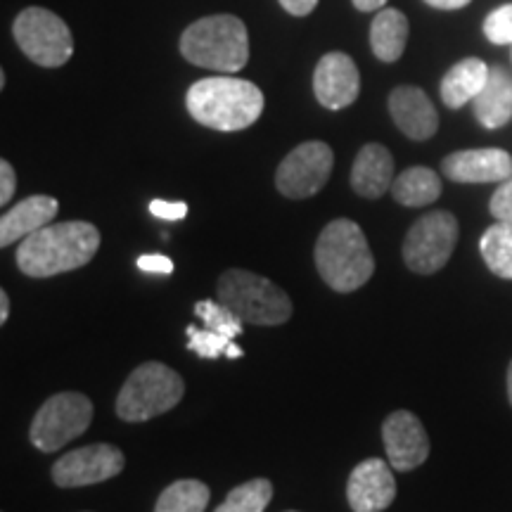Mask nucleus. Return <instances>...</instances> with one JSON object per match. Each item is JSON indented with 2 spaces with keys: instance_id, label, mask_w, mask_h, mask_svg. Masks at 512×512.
<instances>
[{
  "instance_id": "obj_5",
  "label": "nucleus",
  "mask_w": 512,
  "mask_h": 512,
  "mask_svg": "<svg viewBox=\"0 0 512 512\" xmlns=\"http://www.w3.org/2000/svg\"><path fill=\"white\" fill-rule=\"evenodd\" d=\"M216 294L242 323L271 328L292 318V299L283 287L245 268H230L223 273L216 283Z\"/></svg>"
},
{
  "instance_id": "obj_2",
  "label": "nucleus",
  "mask_w": 512,
  "mask_h": 512,
  "mask_svg": "<svg viewBox=\"0 0 512 512\" xmlns=\"http://www.w3.org/2000/svg\"><path fill=\"white\" fill-rule=\"evenodd\" d=\"M185 107L197 124L233 133L249 128L264 112V93L252 81L235 76H209L192 83Z\"/></svg>"
},
{
  "instance_id": "obj_30",
  "label": "nucleus",
  "mask_w": 512,
  "mask_h": 512,
  "mask_svg": "<svg viewBox=\"0 0 512 512\" xmlns=\"http://www.w3.org/2000/svg\"><path fill=\"white\" fill-rule=\"evenodd\" d=\"M150 214L164 221H183L188 216V204L185 202H166V200H152Z\"/></svg>"
},
{
  "instance_id": "obj_3",
  "label": "nucleus",
  "mask_w": 512,
  "mask_h": 512,
  "mask_svg": "<svg viewBox=\"0 0 512 512\" xmlns=\"http://www.w3.org/2000/svg\"><path fill=\"white\" fill-rule=\"evenodd\" d=\"M316 268L325 285L342 294L361 290L373 278V252L356 221L337 219L323 228L316 242Z\"/></svg>"
},
{
  "instance_id": "obj_31",
  "label": "nucleus",
  "mask_w": 512,
  "mask_h": 512,
  "mask_svg": "<svg viewBox=\"0 0 512 512\" xmlns=\"http://www.w3.org/2000/svg\"><path fill=\"white\" fill-rule=\"evenodd\" d=\"M138 268L145 273H174V261L164 254H145L138 259Z\"/></svg>"
},
{
  "instance_id": "obj_16",
  "label": "nucleus",
  "mask_w": 512,
  "mask_h": 512,
  "mask_svg": "<svg viewBox=\"0 0 512 512\" xmlns=\"http://www.w3.org/2000/svg\"><path fill=\"white\" fill-rule=\"evenodd\" d=\"M389 114L403 136L411 140H430L439 128V114L418 86L394 88L389 95Z\"/></svg>"
},
{
  "instance_id": "obj_19",
  "label": "nucleus",
  "mask_w": 512,
  "mask_h": 512,
  "mask_svg": "<svg viewBox=\"0 0 512 512\" xmlns=\"http://www.w3.org/2000/svg\"><path fill=\"white\" fill-rule=\"evenodd\" d=\"M489 74L491 67H486V62L479 60V57H465V60L453 64L441 79V100H444V105L451 107V110L465 107L467 102H472L484 91Z\"/></svg>"
},
{
  "instance_id": "obj_25",
  "label": "nucleus",
  "mask_w": 512,
  "mask_h": 512,
  "mask_svg": "<svg viewBox=\"0 0 512 512\" xmlns=\"http://www.w3.org/2000/svg\"><path fill=\"white\" fill-rule=\"evenodd\" d=\"M273 498V484L264 477L235 486L216 512H264Z\"/></svg>"
},
{
  "instance_id": "obj_15",
  "label": "nucleus",
  "mask_w": 512,
  "mask_h": 512,
  "mask_svg": "<svg viewBox=\"0 0 512 512\" xmlns=\"http://www.w3.org/2000/svg\"><path fill=\"white\" fill-rule=\"evenodd\" d=\"M441 171L453 183H503L512 176V157L498 147L458 150L441 162Z\"/></svg>"
},
{
  "instance_id": "obj_12",
  "label": "nucleus",
  "mask_w": 512,
  "mask_h": 512,
  "mask_svg": "<svg viewBox=\"0 0 512 512\" xmlns=\"http://www.w3.org/2000/svg\"><path fill=\"white\" fill-rule=\"evenodd\" d=\"M382 441L389 465L396 472H411L430 456V437L411 411H396L384 420Z\"/></svg>"
},
{
  "instance_id": "obj_10",
  "label": "nucleus",
  "mask_w": 512,
  "mask_h": 512,
  "mask_svg": "<svg viewBox=\"0 0 512 512\" xmlns=\"http://www.w3.org/2000/svg\"><path fill=\"white\" fill-rule=\"evenodd\" d=\"M335 155L323 140H309L287 155L275 171V188L290 200H306L325 188Z\"/></svg>"
},
{
  "instance_id": "obj_18",
  "label": "nucleus",
  "mask_w": 512,
  "mask_h": 512,
  "mask_svg": "<svg viewBox=\"0 0 512 512\" xmlns=\"http://www.w3.org/2000/svg\"><path fill=\"white\" fill-rule=\"evenodd\" d=\"M60 211V202L50 195H34L15 204L0 216V247L15 245L17 240L29 238L36 230L50 226Z\"/></svg>"
},
{
  "instance_id": "obj_33",
  "label": "nucleus",
  "mask_w": 512,
  "mask_h": 512,
  "mask_svg": "<svg viewBox=\"0 0 512 512\" xmlns=\"http://www.w3.org/2000/svg\"><path fill=\"white\" fill-rule=\"evenodd\" d=\"M280 5L294 17H306L316 10L318 0H280Z\"/></svg>"
},
{
  "instance_id": "obj_23",
  "label": "nucleus",
  "mask_w": 512,
  "mask_h": 512,
  "mask_svg": "<svg viewBox=\"0 0 512 512\" xmlns=\"http://www.w3.org/2000/svg\"><path fill=\"white\" fill-rule=\"evenodd\" d=\"M211 491L200 479H178L169 484L157 498L155 512H204L209 505Z\"/></svg>"
},
{
  "instance_id": "obj_24",
  "label": "nucleus",
  "mask_w": 512,
  "mask_h": 512,
  "mask_svg": "<svg viewBox=\"0 0 512 512\" xmlns=\"http://www.w3.org/2000/svg\"><path fill=\"white\" fill-rule=\"evenodd\" d=\"M484 264L498 278L512 280V221H498L479 242Z\"/></svg>"
},
{
  "instance_id": "obj_26",
  "label": "nucleus",
  "mask_w": 512,
  "mask_h": 512,
  "mask_svg": "<svg viewBox=\"0 0 512 512\" xmlns=\"http://www.w3.org/2000/svg\"><path fill=\"white\" fill-rule=\"evenodd\" d=\"M195 313L200 316V320L204 323V328L221 332L228 339H235L242 335V320L235 316L233 311L228 309L226 304L221 302H211V299H204V302L195 304Z\"/></svg>"
},
{
  "instance_id": "obj_36",
  "label": "nucleus",
  "mask_w": 512,
  "mask_h": 512,
  "mask_svg": "<svg viewBox=\"0 0 512 512\" xmlns=\"http://www.w3.org/2000/svg\"><path fill=\"white\" fill-rule=\"evenodd\" d=\"M8 318H10V297H8V292H0V323H8Z\"/></svg>"
},
{
  "instance_id": "obj_17",
  "label": "nucleus",
  "mask_w": 512,
  "mask_h": 512,
  "mask_svg": "<svg viewBox=\"0 0 512 512\" xmlns=\"http://www.w3.org/2000/svg\"><path fill=\"white\" fill-rule=\"evenodd\" d=\"M394 185V157L380 143H368L361 147L356 162L351 166V188L366 200L380 197Z\"/></svg>"
},
{
  "instance_id": "obj_34",
  "label": "nucleus",
  "mask_w": 512,
  "mask_h": 512,
  "mask_svg": "<svg viewBox=\"0 0 512 512\" xmlns=\"http://www.w3.org/2000/svg\"><path fill=\"white\" fill-rule=\"evenodd\" d=\"M425 3L437 10H460L465 8V5H470L472 0H425Z\"/></svg>"
},
{
  "instance_id": "obj_1",
  "label": "nucleus",
  "mask_w": 512,
  "mask_h": 512,
  "mask_svg": "<svg viewBox=\"0 0 512 512\" xmlns=\"http://www.w3.org/2000/svg\"><path fill=\"white\" fill-rule=\"evenodd\" d=\"M98 249L100 230L93 223H50L22 240L17 249V266L29 278H53L86 266Z\"/></svg>"
},
{
  "instance_id": "obj_28",
  "label": "nucleus",
  "mask_w": 512,
  "mask_h": 512,
  "mask_svg": "<svg viewBox=\"0 0 512 512\" xmlns=\"http://www.w3.org/2000/svg\"><path fill=\"white\" fill-rule=\"evenodd\" d=\"M484 34L496 46L512 43V3L494 10L484 19Z\"/></svg>"
},
{
  "instance_id": "obj_13",
  "label": "nucleus",
  "mask_w": 512,
  "mask_h": 512,
  "mask_svg": "<svg viewBox=\"0 0 512 512\" xmlns=\"http://www.w3.org/2000/svg\"><path fill=\"white\" fill-rule=\"evenodd\" d=\"M313 93L325 110H344L354 105L361 93V74L347 53H328L320 57L313 72Z\"/></svg>"
},
{
  "instance_id": "obj_21",
  "label": "nucleus",
  "mask_w": 512,
  "mask_h": 512,
  "mask_svg": "<svg viewBox=\"0 0 512 512\" xmlns=\"http://www.w3.org/2000/svg\"><path fill=\"white\" fill-rule=\"evenodd\" d=\"M408 43V19L401 10L382 8L370 27V48L377 60L396 62Z\"/></svg>"
},
{
  "instance_id": "obj_29",
  "label": "nucleus",
  "mask_w": 512,
  "mask_h": 512,
  "mask_svg": "<svg viewBox=\"0 0 512 512\" xmlns=\"http://www.w3.org/2000/svg\"><path fill=\"white\" fill-rule=\"evenodd\" d=\"M489 211L496 221H512V176L498 185L489 202Z\"/></svg>"
},
{
  "instance_id": "obj_4",
  "label": "nucleus",
  "mask_w": 512,
  "mask_h": 512,
  "mask_svg": "<svg viewBox=\"0 0 512 512\" xmlns=\"http://www.w3.org/2000/svg\"><path fill=\"white\" fill-rule=\"evenodd\" d=\"M181 53L195 67L238 74L249 60V34L235 15H211L192 22L181 36Z\"/></svg>"
},
{
  "instance_id": "obj_35",
  "label": "nucleus",
  "mask_w": 512,
  "mask_h": 512,
  "mask_svg": "<svg viewBox=\"0 0 512 512\" xmlns=\"http://www.w3.org/2000/svg\"><path fill=\"white\" fill-rule=\"evenodd\" d=\"M356 5V10L361 12H373V10H382L387 5V0H351Z\"/></svg>"
},
{
  "instance_id": "obj_11",
  "label": "nucleus",
  "mask_w": 512,
  "mask_h": 512,
  "mask_svg": "<svg viewBox=\"0 0 512 512\" xmlns=\"http://www.w3.org/2000/svg\"><path fill=\"white\" fill-rule=\"evenodd\" d=\"M126 458L117 446L112 444H93L74 448L53 465V482L60 489H79V486H91L107 482L124 470Z\"/></svg>"
},
{
  "instance_id": "obj_9",
  "label": "nucleus",
  "mask_w": 512,
  "mask_h": 512,
  "mask_svg": "<svg viewBox=\"0 0 512 512\" xmlns=\"http://www.w3.org/2000/svg\"><path fill=\"white\" fill-rule=\"evenodd\" d=\"M458 219L451 211H432L418 219L403 240V261L413 273L434 275L451 259L458 242Z\"/></svg>"
},
{
  "instance_id": "obj_32",
  "label": "nucleus",
  "mask_w": 512,
  "mask_h": 512,
  "mask_svg": "<svg viewBox=\"0 0 512 512\" xmlns=\"http://www.w3.org/2000/svg\"><path fill=\"white\" fill-rule=\"evenodd\" d=\"M15 188H17L15 169H12L8 159H3V162H0V204H3V207L12 200Z\"/></svg>"
},
{
  "instance_id": "obj_7",
  "label": "nucleus",
  "mask_w": 512,
  "mask_h": 512,
  "mask_svg": "<svg viewBox=\"0 0 512 512\" xmlns=\"http://www.w3.org/2000/svg\"><path fill=\"white\" fill-rule=\"evenodd\" d=\"M93 422V403L79 392H62L38 408L31 422L29 439L38 451L53 453L81 437Z\"/></svg>"
},
{
  "instance_id": "obj_8",
  "label": "nucleus",
  "mask_w": 512,
  "mask_h": 512,
  "mask_svg": "<svg viewBox=\"0 0 512 512\" xmlns=\"http://www.w3.org/2000/svg\"><path fill=\"white\" fill-rule=\"evenodd\" d=\"M12 31L19 50L41 67H62L74 55V38L67 22L46 8L19 12Z\"/></svg>"
},
{
  "instance_id": "obj_22",
  "label": "nucleus",
  "mask_w": 512,
  "mask_h": 512,
  "mask_svg": "<svg viewBox=\"0 0 512 512\" xmlns=\"http://www.w3.org/2000/svg\"><path fill=\"white\" fill-rule=\"evenodd\" d=\"M394 200L403 207H427L441 195V178L427 166H411L394 178Z\"/></svg>"
},
{
  "instance_id": "obj_6",
  "label": "nucleus",
  "mask_w": 512,
  "mask_h": 512,
  "mask_svg": "<svg viewBox=\"0 0 512 512\" xmlns=\"http://www.w3.org/2000/svg\"><path fill=\"white\" fill-rule=\"evenodd\" d=\"M185 394L183 377L159 361H147L128 375L117 396V415L124 422H145L169 413Z\"/></svg>"
},
{
  "instance_id": "obj_38",
  "label": "nucleus",
  "mask_w": 512,
  "mask_h": 512,
  "mask_svg": "<svg viewBox=\"0 0 512 512\" xmlns=\"http://www.w3.org/2000/svg\"><path fill=\"white\" fill-rule=\"evenodd\" d=\"M290 512H294V510H290Z\"/></svg>"
},
{
  "instance_id": "obj_27",
  "label": "nucleus",
  "mask_w": 512,
  "mask_h": 512,
  "mask_svg": "<svg viewBox=\"0 0 512 512\" xmlns=\"http://www.w3.org/2000/svg\"><path fill=\"white\" fill-rule=\"evenodd\" d=\"M185 335H188V349L200 358L226 356L230 344H233V339L221 335V332H214L209 328L200 330L195 328V325H188V328H185Z\"/></svg>"
},
{
  "instance_id": "obj_37",
  "label": "nucleus",
  "mask_w": 512,
  "mask_h": 512,
  "mask_svg": "<svg viewBox=\"0 0 512 512\" xmlns=\"http://www.w3.org/2000/svg\"><path fill=\"white\" fill-rule=\"evenodd\" d=\"M508 399L512 403V361H510V368H508Z\"/></svg>"
},
{
  "instance_id": "obj_20",
  "label": "nucleus",
  "mask_w": 512,
  "mask_h": 512,
  "mask_svg": "<svg viewBox=\"0 0 512 512\" xmlns=\"http://www.w3.org/2000/svg\"><path fill=\"white\" fill-rule=\"evenodd\" d=\"M472 107L484 128H503L512 119V76L501 67H491L489 81L472 100Z\"/></svg>"
},
{
  "instance_id": "obj_14",
  "label": "nucleus",
  "mask_w": 512,
  "mask_h": 512,
  "mask_svg": "<svg viewBox=\"0 0 512 512\" xmlns=\"http://www.w3.org/2000/svg\"><path fill=\"white\" fill-rule=\"evenodd\" d=\"M347 498L354 512H382L394 503L396 479L380 458L358 463L349 475Z\"/></svg>"
}]
</instances>
